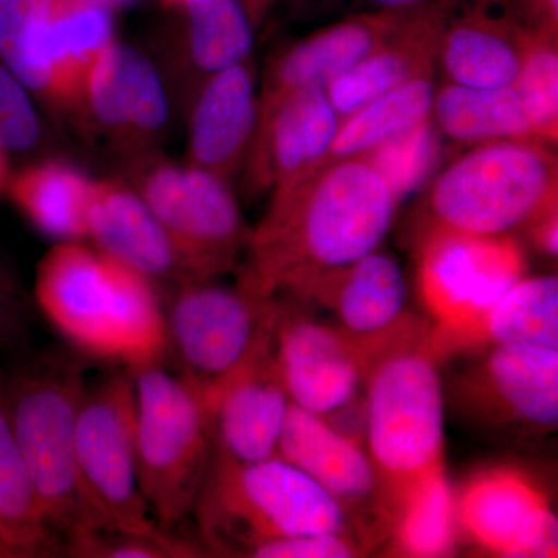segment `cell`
Returning a JSON list of instances; mask_svg holds the SVG:
<instances>
[{
    "label": "cell",
    "instance_id": "obj_1",
    "mask_svg": "<svg viewBox=\"0 0 558 558\" xmlns=\"http://www.w3.org/2000/svg\"><path fill=\"white\" fill-rule=\"evenodd\" d=\"M398 207L365 157L318 165L271 191L266 215L248 230L238 282L260 295H290L314 275L379 250Z\"/></svg>",
    "mask_w": 558,
    "mask_h": 558
},
{
    "label": "cell",
    "instance_id": "obj_2",
    "mask_svg": "<svg viewBox=\"0 0 558 558\" xmlns=\"http://www.w3.org/2000/svg\"><path fill=\"white\" fill-rule=\"evenodd\" d=\"M33 295L80 354L130 371L167 363L163 293L87 241L54 242L36 267Z\"/></svg>",
    "mask_w": 558,
    "mask_h": 558
},
{
    "label": "cell",
    "instance_id": "obj_3",
    "mask_svg": "<svg viewBox=\"0 0 558 558\" xmlns=\"http://www.w3.org/2000/svg\"><path fill=\"white\" fill-rule=\"evenodd\" d=\"M366 453L379 480L381 521L442 469L446 392L432 347L392 340L365 377Z\"/></svg>",
    "mask_w": 558,
    "mask_h": 558
},
{
    "label": "cell",
    "instance_id": "obj_4",
    "mask_svg": "<svg viewBox=\"0 0 558 558\" xmlns=\"http://www.w3.org/2000/svg\"><path fill=\"white\" fill-rule=\"evenodd\" d=\"M191 515L208 550L245 557L275 539L347 532L351 519L329 492L279 457L250 464L213 457Z\"/></svg>",
    "mask_w": 558,
    "mask_h": 558
},
{
    "label": "cell",
    "instance_id": "obj_5",
    "mask_svg": "<svg viewBox=\"0 0 558 558\" xmlns=\"http://www.w3.org/2000/svg\"><path fill=\"white\" fill-rule=\"evenodd\" d=\"M558 160L548 143L499 140L473 146L433 180L418 236L454 231L501 236L557 208Z\"/></svg>",
    "mask_w": 558,
    "mask_h": 558
},
{
    "label": "cell",
    "instance_id": "obj_6",
    "mask_svg": "<svg viewBox=\"0 0 558 558\" xmlns=\"http://www.w3.org/2000/svg\"><path fill=\"white\" fill-rule=\"evenodd\" d=\"M140 490L150 517L175 531L193 513L215 444L204 392L167 363L131 371Z\"/></svg>",
    "mask_w": 558,
    "mask_h": 558
},
{
    "label": "cell",
    "instance_id": "obj_7",
    "mask_svg": "<svg viewBox=\"0 0 558 558\" xmlns=\"http://www.w3.org/2000/svg\"><path fill=\"white\" fill-rule=\"evenodd\" d=\"M86 388L78 363L62 355L33 360L3 381L36 501L61 543L80 524L76 427Z\"/></svg>",
    "mask_w": 558,
    "mask_h": 558
},
{
    "label": "cell",
    "instance_id": "obj_8",
    "mask_svg": "<svg viewBox=\"0 0 558 558\" xmlns=\"http://www.w3.org/2000/svg\"><path fill=\"white\" fill-rule=\"evenodd\" d=\"M95 0H0V64L39 100L78 112L84 78L113 43Z\"/></svg>",
    "mask_w": 558,
    "mask_h": 558
},
{
    "label": "cell",
    "instance_id": "obj_9",
    "mask_svg": "<svg viewBox=\"0 0 558 558\" xmlns=\"http://www.w3.org/2000/svg\"><path fill=\"white\" fill-rule=\"evenodd\" d=\"M76 475L80 524L73 534L160 527L140 490L130 369H117L86 388L76 427Z\"/></svg>",
    "mask_w": 558,
    "mask_h": 558
},
{
    "label": "cell",
    "instance_id": "obj_10",
    "mask_svg": "<svg viewBox=\"0 0 558 558\" xmlns=\"http://www.w3.org/2000/svg\"><path fill=\"white\" fill-rule=\"evenodd\" d=\"M281 307L240 282H183L163 299L167 360L201 389L216 387L269 347Z\"/></svg>",
    "mask_w": 558,
    "mask_h": 558
},
{
    "label": "cell",
    "instance_id": "obj_11",
    "mask_svg": "<svg viewBox=\"0 0 558 558\" xmlns=\"http://www.w3.org/2000/svg\"><path fill=\"white\" fill-rule=\"evenodd\" d=\"M128 165L126 182L160 220L196 281L236 269L248 230L230 183L157 153Z\"/></svg>",
    "mask_w": 558,
    "mask_h": 558
},
{
    "label": "cell",
    "instance_id": "obj_12",
    "mask_svg": "<svg viewBox=\"0 0 558 558\" xmlns=\"http://www.w3.org/2000/svg\"><path fill=\"white\" fill-rule=\"evenodd\" d=\"M524 275L526 256L510 234L429 231L418 236V293L439 323L433 352L450 351Z\"/></svg>",
    "mask_w": 558,
    "mask_h": 558
},
{
    "label": "cell",
    "instance_id": "obj_13",
    "mask_svg": "<svg viewBox=\"0 0 558 558\" xmlns=\"http://www.w3.org/2000/svg\"><path fill=\"white\" fill-rule=\"evenodd\" d=\"M462 413L513 438H543L558 425V349L490 344L458 385Z\"/></svg>",
    "mask_w": 558,
    "mask_h": 558
},
{
    "label": "cell",
    "instance_id": "obj_14",
    "mask_svg": "<svg viewBox=\"0 0 558 558\" xmlns=\"http://www.w3.org/2000/svg\"><path fill=\"white\" fill-rule=\"evenodd\" d=\"M271 351L292 405L328 418L354 400L381 348L282 306Z\"/></svg>",
    "mask_w": 558,
    "mask_h": 558
},
{
    "label": "cell",
    "instance_id": "obj_15",
    "mask_svg": "<svg viewBox=\"0 0 558 558\" xmlns=\"http://www.w3.org/2000/svg\"><path fill=\"white\" fill-rule=\"evenodd\" d=\"M78 116L130 161L157 153L170 120L165 80L148 57L113 40L84 78Z\"/></svg>",
    "mask_w": 558,
    "mask_h": 558
},
{
    "label": "cell",
    "instance_id": "obj_16",
    "mask_svg": "<svg viewBox=\"0 0 558 558\" xmlns=\"http://www.w3.org/2000/svg\"><path fill=\"white\" fill-rule=\"evenodd\" d=\"M340 117L326 89L310 87L258 101L244 167L245 191L267 193L315 170L332 145Z\"/></svg>",
    "mask_w": 558,
    "mask_h": 558
},
{
    "label": "cell",
    "instance_id": "obj_17",
    "mask_svg": "<svg viewBox=\"0 0 558 558\" xmlns=\"http://www.w3.org/2000/svg\"><path fill=\"white\" fill-rule=\"evenodd\" d=\"M271 344L216 387L202 389L211 422L213 457L250 464L277 457L290 402Z\"/></svg>",
    "mask_w": 558,
    "mask_h": 558
},
{
    "label": "cell",
    "instance_id": "obj_18",
    "mask_svg": "<svg viewBox=\"0 0 558 558\" xmlns=\"http://www.w3.org/2000/svg\"><path fill=\"white\" fill-rule=\"evenodd\" d=\"M87 241L109 258L148 278L161 293L196 281L170 234L126 180L92 182Z\"/></svg>",
    "mask_w": 558,
    "mask_h": 558
},
{
    "label": "cell",
    "instance_id": "obj_19",
    "mask_svg": "<svg viewBox=\"0 0 558 558\" xmlns=\"http://www.w3.org/2000/svg\"><path fill=\"white\" fill-rule=\"evenodd\" d=\"M458 520L484 549L502 557H553L557 519L545 497L512 472H487L469 483Z\"/></svg>",
    "mask_w": 558,
    "mask_h": 558
},
{
    "label": "cell",
    "instance_id": "obj_20",
    "mask_svg": "<svg viewBox=\"0 0 558 558\" xmlns=\"http://www.w3.org/2000/svg\"><path fill=\"white\" fill-rule=\"evenodd\" d=\"M407 279L392 256L376 252L337 269L322 271L290 293L328 307L352 339L381 348L402 325Z\"/></svg>",
    "mask_w": 558,
    "mask_h": 558
},
{
    "label": "cell",
    "instance_id": "obj_21",
    "mask_svg": "<svg viewBox=\"0 0 558 558\" xmlns=\"http://www.w3.org/2000/svg\"><path fill=\"white\" fill-rule=\"evenodd\" d=\"M190 106L186 165L231 185L244 167L258 121L252 58L209 76Z\"/></svg>",
    "mask_w": 558,
    "mask_h": 558
},
{
    "label": "cell",
    "instance_id": "obj_22",
    "mask_svg": "<svg viewBox=\"0 0 558 558\" xmlns=\"http://www.w3.org/2000/svg\"><path fill=\"white\" fill-rule=\"evenodd\" d=\"M531 36L508 0H480L461 16L447 17L436 65L459 86L509 87L519 78Z\"/></svg>",
    "mask_w": 558,
    "mask_h": 558
},
{
    "label": "cell",
    "instance_id": "obj_23",
    "mask_svg": "<svg viewBox=\"0 0 558 558\" xmlns=\"http://www.w3.org/2000/svg\"><path fill=\"white\" fill-rule=\"evenodd\" d=\"M405 11L379 10L351 16L278 50L266 65L258 101L310 87L326 89L384 44Z\"/></svg>",
    "mask_w": 558,
    "mask_h": 558
},
{
    "label": "cell",
    "instance_id": "obj_24",
    "mask_svg": "<svg viewBox=\"0 0 558 558\" xmlns=\"http://www.w3.org/2000/svg\"><path fill=\"white\" fill-rule=\"evenodd\" d=\"M449 13L438 0L407 10L384 44L333 80L326 94L340 120L411 80L433 75Z\"/></svg>",
    "mask_w": 558,
    "mask_h": 558
},
{
    "label": "cell",
    "instance_id": "obj_25",
    "mask_svg": "<svg viewBox=\"0 0 558 558\" xmlns=\"http://www.w3.org/2000/svg\"><path fill=\"white\" fill-rule=\"evenodd\" d=\"M277 457L329 492L349 515L371 499H377L380 509L379 480L368 453L328 418L290 405Z\"/></svg>",
    "mask_w": 558,
    "mask_h": 558
},
{
    "label": "cell",
    "instance_id": "obj_26",
    "mask_svg": "<svg viewBox=\"0 0 558 558\" xmlns=\"http://www.w3.org/2000/svg\"><path fill=\"white\" fill-rule=\"evenodd\" d=\"M183 10L185 27L171 57L191 105L209 76L248 60L253 20L241 0H190Z\"/></svg>",
    "mask_w": 558,
    "mask_h": 558
},
{
    "label": "cell",
    "instance_id": "obj_27",
    "mask_svg": "<svg viewBox=\"0 0 558 558\" xmlns=\"http://www.w3.org/2000/svg\"><path fill=\"white\" fill-rule=\"evenodd\" d=\"M92 182L65 161L47 160L11 174L5 193L28 223L50 240L87 241Z\"/></svg>",
    "mask_w": 558,
    "mask_h": 558
},
{
    "label": "cell",
    "instance_id": "obj_28",
    "mask_svg": "<svg viewBox=\"0 0 558 558\" xmlns=\"http://www.w3.org/2000/svg\"><path fill=\"white\" fill-rule=\"evenodd\" d=\"M432 119L440 134L461 145L537 140L513 86L475 89L447 83L436 90Z\"/></svg>",
    "mask_w": 558,
    "mask_h": 558
},
{
    "label": "cell",
    "instance_id": "obj_29",
    "mask_svg": "<svg viewBox=\"0 0 558 558\" xmlns=\"http://www.w3.org/2000/svg\"><path fill=\"white\" fill-rule=\"evenodd\" d=\"M435 94L433 75L418 76L366 102L340 121L332 145L319 165L368 156L374 149L417 130L432 120Z\"/></svg>",
    "mask_w": 558,
    "mask_h": 558
},
{
    "label": "cell",
    "instance_id": "obj_30",
    "mask_svg": "<svg viewBox=\"0 0 558 558\" xmlns=\"http://www.w3.org/2000/svg\"><path fill=\"white\" fill-rule=\"evenodd\" d=\"M523 344L558 349V279L523 277L494 304L453 347Z\"/></svg>",
    "mask_w": 558,
    "mask_h": 558
},
{
    "label": "cell",
    "instance_id": "obj_31",
    "mask_svg": "<svg viewBox=\"0 0 558 558\" xmlns=\"http://www.w3.org/2000/svg\"><path fill=\"white\" fill-rule=\"evenodd\" d=\"M0 537L11 557H44L62 550L40 512L11 428L0 377Z\"/></svg>",
    "mask_w": 558,
    "mask_h": 558
},
{
    "label": "cell",
    "instance_id": "obj_32",
    "mask_svg": "<svg viewBox=\"0 0 558 558\" xmlns=\"http://www.w3.org/2000/svg\"><path fill=\"white\" fill-rule=\"evenodd\" d=\"M457 520V501L442 468L416 484L388 526L402 556L444 557L453 550Z\"/></svg>",
    "mask_w": 558,
    "mask_h": 558
},
{
    "label": "cell",
    "instance_id": "obj_33",
    "mask_svg": "<svg viewBox=\"0 0 558 558\" xmlns=\"http://www.w3.org/2000/svg\"><path fill=\"white\" fill-rule=\"evenodd\" d=\"M519 94L538 142L558 138V43L554 33L532 31L519 78L512 84Z\"/></svg>",
    "mask_w": 558,
    "mask_h": 558
},
{
    "label": "cell",
    "instance_id": "obj_34",
    "mask_svg": "<svg viewBox=\"0 0 558 558\" xmlns=\"http://www.w3.org/2000/svg\"><path fill=\"white\" fill-rule=\"evenodd\" d=\"M62 553L80 558H189L202 548L174 531H81L62 542Z\"/></svg>",
    "mask_w": 558,
    "mask_h": 558
},
{
    "label": "cell",
    "instance_id": "obj_35",
    "mask_svg": "<svg viewBox=\"0 0 558 558\" xmlns=\"http://www.w3.org/2000/svg\"><path fill=\"white\" fill-rule=\"evenodd\" d=\"M440 156V132L435 121L374 149L365 159L380 172L399 204L428 178Z\"/></svg>",
    "mask_w": 558,
    "mask_h": 558
},
{
    "label": "cell",
    "instance_id": "obj_36",
    "mask_svg": "<svg viewBox=\"0 0 558 558\" xmlns=\"http://www.w3.org/2000/svg\"><path fill=\"white\" fill-rule=\"evenodd\" d=\"M31 92L0 64V149L25 153L38 146L40 123Z\"/></svg>",
    "mask_w": 558,
    "mask_h": 558
},
{
    "label": "cell",
    "instance_id": "obj_37",
    "mask_svg": "<svg viewBox=\"0 0 558 558\" xmlns=\"http://www.w3.org/2000/svg\"><path fill=\"white\" fill-rule=\"evenodd\" d=\"M357 548L347 532L295 535L260 545L250 557L255 558H351Z\"/></svg>",
    "mask_w": 558,
    "mask_h": 558
},
{
    "label": "cell",
    "instance_id": "obj_38",
    "mask_svg": "<svg viewBox=\"0 0 558 558\" xmlns=\"http://www.w3.org/2000/svg\"><path fill=\"white\" fill-rule=\"evenodd\" d=\"M24 307L11 279L0 269V347L13 344L24 333Z\"/></svg>",
    "mask_w": 558,
    "mask_h": 558
},
{
    "label": "cell",
    "instance_id": "obj_39",
    "mask_svg": "<svg viewBox=\"0 0 558 558\" xmlns=\"http://www.w3.org/2000/svg\"><path fill=\"white\" fill-rule=\"evenodd\" d=\"M513 14L532 31L558 35V0H508Z\"/></svg>",
    "mask_w": 558,
    "mask_h": 558
},
{
    "label": "cell",
    "instance_id": "obj_40",
    "mask_svg": "<svg viewBox=\"0 0 558 558\" xmlns=\"http://www.w3.org/2000/svg\"><path fill=\"white\" fill-rule=\"evenodd\" d=\"M529 240L542 255L557 258L558 255V213L557 208L543 213L529 222L526 227Z\"/></svg>",
    "mask_w": 558,
    "mask_h": 558
},
{
    "label": "cell",
    "instance_id": "obj_41",
    "mask_svg": "<svg viewBox=\"0 0 558 558\" xmlns=\"http://www.w3.org/2000/svg\"><path fill=\"white\" fill-rule=\"evenodd\" d=\"M371 2L379 7V10L403 11L424 5L428 0H371Z\"/></svg>",
    "mask_w": 558,
    "mask_h": 558
},
{
    "label": "cell",
    "instance_id": "obj_42",
    "mask_svg": "<svg viewBox=\"0 0 558 558\" xmlns=\"http://www.w3.org/2000/svg\"><path fill=\"white\" fill-rule=\"evenodd\" d=\"M11 174H13V172H11L10 168L9 153L0 149V194L5 193Z\"/></svg>",
    "mask_w": 558,
    "mask_h": 558
},
{
    "label": "cell",
    "instance_id": "obj_43",
    "mask_svg": "<svg viewBox=\"0 0 558 558\" xmlns=\"http://www.w3.org/2000/svg\"><path fill=\"white\" fill-rule=\"evenodd\" d=\"M271 0H245V9H247L250 17L255 20V17L260 16L264 13V10L267 9V5Z\"/></svg>",
    "mask_w": 558,
    "mask_h": 558
},
{
    "label": "cell",
    "instance_id": "obj_44",
    "mask_svg": "<svg viewBox=\"0 0 558 558\" xmlns=\"http://www.w3.org/2000/svg\"><path fill=\"white\" fill-rule=\"evenodd\" d=\"M97 3H101V5L108 7V9H112V7L124 5V3H130L132 0H95Z\"/></svg>",
    "mask_w": 558,
    "mask_h": 558
},
{
    "label": "cell",
    "instance_id": "obj_45",
    "mask_svg": "<svg viewBox=\"0 0 558 558\" xmlns=\"http://www.w3.org/2000/svg\"><path fill=\"white\" fill-rule=\"evenodd\" d=\"M440 5L446 7L447 10L453 9L457 3L462 2V0H438ZM480 2V0H473V3Z\"/></svg>",
    "mask_w": 558,
    "mask_h": 558
},
{
    "label": "cell",
    "instance_id": "obj_46",
    "mask_svg": "<svg viewBox=\"0 0 558 558\" xmlns=\"http://www.w3.org/2000/svg\"><path fill=\"white\" fill-rule=\"evenodd\" d=\"M163 2L167 3V5L180 7V9H183L190 0H163Z\"/></svg>",
    "mask_w": 558,
    "mask_h": 558
},
{
    "label": "cell",
    "instance_id": "obj_47",
    "mask_svg": "<svg viewBox=\"0 0 558 558\" xmlns=\"http://www.w3.org/2000/svg\"><path fill=\"white\" fill-rule=\"evenodd\" d=\"M0 557H11L9 548H7L5 543H3L2 537H0Z\"/></svg>",
    "mask_w": 558,
    "mask_h": 558
}]
</instances>
